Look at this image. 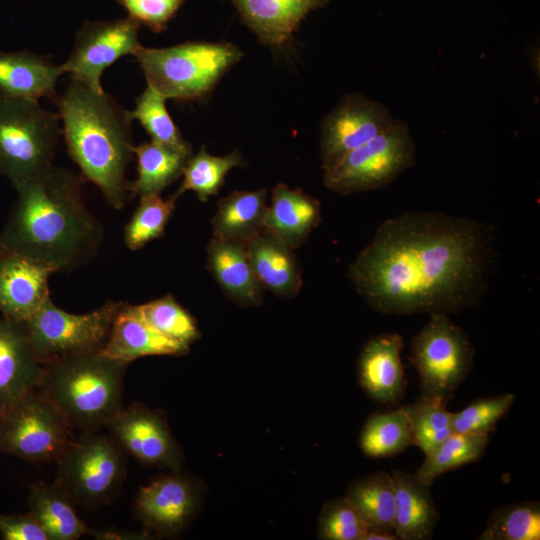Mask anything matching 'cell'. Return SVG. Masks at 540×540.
<instances>
[{
	"instance_id": "f35d334b",
	"label": "cell",
	"mask_w": 540,
	"mask_h": 540,
	"mask_svg": "<svg viewBox=\"0 0 540 540\" xmlns=\"http://www.w3.org/2000/svg\"><path fill=\"white\" fill-rule=\"evenodd\" d=\"M368 529L346 497L327 502L319 515L318 537L324 540H364Z\"/></svg>"
},
{
	"instance_id": "e0dca14e",
	"label": "cell",
	"mask_w": 540,
	"mask_h": 540,
	"mask_svg": "<svg viewBox=\"0 0 540 540\" xmlns=\"http://www.w3.org/2000/svg\"><path fill=\"white\" fill-rule=\"evenodd\" d=\"M43 373L26 322L0 318V413L36 390Z\"/></svg>"
},
{
	"instance_id": "1f68e13d",
	"label": "cell",
	"mask_w": 540,
	"mask_h": 540,
	"mask_svg": "<svg viewBox=\"0 0 540 540\" xmlns=\"http://www.w3.org/2000/svg\"><path fill=\"white\" fill-rule=\"evenodd\" d=\"M411 445V431L402 407L372 414L366 420L359 436L362 452L371 458L392 457Z\"/></svg>"
},
{
	"instance_id": "277c9868",
	"label": "cell",
	"mask_w": 540,
	"mask_h": 540,
	"mask_svg": "<svg viewBox=\"0 0 540 540\" xmlns=\"http://www.w3.org/2000/svg\"><path fill=\"white\" fill-rule=\"evenodd\" d=\"M128 365L101 351L58 358L43 364L37 390L71 428L98 431L123 408Z\"/></svg>"
},
{
	"instance_id": "ba28073f",
	"label": "cell",
	"mask_w": 540,
	"mask_h": 540,
	"mask_svg": "<svg viewBox=\"0 0 540 540\" xmlns=\"http://www.w3.org/2000/svg\"><path fill=\"white\" fill-rule=\"evenodd\" d=\"M416 148L407 123L394 121L373 139L323 169L329 190L348 195L392 184L415 163Z\"/></svg>"
},
{
	"instance_id": "9a60e30c",
	"label": "cell",
	"mask_w": 540,
	"mask_h": 540,
	"mask_svg": "<svg viewBox=\"0 0 540 540\" xmlns=\"http://www.w3.org/2000/svg\"><path fill=\"white\" fill-rule=\"evenodd\" d=\"M201 499L197 481L180 470L158 476L140 487L134 504L139 521L161 536L183 530L195 517Z\"/></svg>"
},
{
	"instance_id": "603a6c76",
	"label": "cell",
	"mask_w": 540,
	"mask_h": 540,
	"mask_svg": "<svg viewBox=\"0 0 540 540\" xmlns=\"http://www.w3.org/2000/svg\"><path fill=\"white\" fill-rule=\"evenodd\" d=\"M124 303L101 350L113 359L130 363L146 356H182L190 346L171 339L132 314Z\"/></svg>"
},
{
	"instance_id": "b9f144b4",
	"label": "cell",
	"mask_w": 540,
	"mask_h": 540,
	"mask_svg": "<svg viewBox=\"0 0 540 540\" xmlns=\"http://www.w3.org/2000/svg\"><path fill=\"white\" fill-rule=\"evenodd\" d=\"M397 537L392 533L368 531L364 540H396Z\"/></svg>"
},
{
	"instance_id": "74e56055",
	"label": "cell",
	"mask_w": 540,
	"mask_h": 540,
	"mask_svg": "<svg viewBox=\"0 0 540 540\" xmlns=\"http://www.w3.org/2000/svg\"><path fill=\"white\" fill-rule=\"evenodd\" d=\"M515 396L505 393L477 399L462 410L452 413L454 433L489 435L512 407Z\"/></svg>"
},
{
	"instance_id": "7c38bea8",
	"label": "cell",
	"mask_w": 540,
	"mask_h": 540,
	"mask_svg": "<svg viewBox=\"0 0 540 540\" xmlns=\"http://www.w3.org/2000/svg\"><path fill=\"white\" fill-rule=\"evenodd\" d=\"M141 24L127 17L114 21L86 20L76 34L74 48L62 67L65 73L95 91H104L101 77L119 58L135 55L142 46Z\"/></svg>"
},
{
	"instance_id": "cb8c5ba5",
	"label": "cell",
	"mask_w": 540,
	"mask_h": 540,
	"mask_svg": "<svg viewBox=\"0 0 540 540\" xmlns=\"http://www.w3.org/2000/svg\"><path fill=\"white\" fill-rule=\"evenodd\" d=\"M321 221L320 202L301 189L278 183L271 195L264 227L293 249L300 247Z\"/></svg>"
},
{
	"instance_id": "e575fe53",
	"label": "cell",
	"mask_w": 540,
	"mask_h": 540,
	"mask_svg": "<svg viewBox=\"0 0 540 540\" xmlns=\"http://www.w3.org/2000/svg\"><path fill=\"white\" fill-rule=\"evenodd\" d=\"M446 404L434 398L420 397L417 401L402 407L416 445L424 455L430 453L452 430V413Z\"/></svg>"
},
{
	"instance_id": "f1b7e54d",
	"label": "cell",
	"mask_w": 540,
	"mask_h": 540,
	"mask_svg": "<svg viewBox=\"0 0 540 540\" xmlns=\"http://www.w3.org/2000/svg\"><path fill=\"white\" fill-rule=\"evenodd\" d=\"M137 159V178L128 184L132 195L161 194L177 180L190 156L154 141L134 146Z\"/></svg>"
},
{
	"instance_id": "f546056e",
	"label": "cell",
	"mask_w": 540,
	"mask_h": 540,
	"mask_svg": "<svg viewBox=\"0 0 540 540\" xmlns=\"http://www.w3.org/2000/svg\"><path fill=\"white\" fill-rule=\"evenodd\" d=\"M489 435L451 433L430 453L415 473L427 485L440 475L478 461L484 454Z\"/></svg>"
},
{
	"instance_id": "3957f363",
	"label": "cell",
	"mask_w": 540,
	"mask_h": 540,
	"mask_svg": "<svg viewBox=\"0 0 540 540\" xmlns=\"http://www.w3.org/2000/svg\"><path fill=\"white\" fill-rule=\"evenodd\" d=\"M71 159L115 209L129 194L126 171L134 152L131 112L104 91L75 80L54 100Z\"/></svg>"
},
{
	"instance_id": "4fadbf2b",
	"label": "cell",
	"mask_w": 540,
	"mask_h": 540,
	"mask_svg": "<svg viewBox=\"0 0 540 540\" xmlns=\"http://www.w3.org/2000/svg\"><path fill=\"white\" fill-rule=\"evenodd\" d=\"M393 121L383 103L360 93L345 95L321 123L322 169L333 166L347 153L373 139Z\"/></svg>"
},
{
	"instance_id": "4316f807",
	"label": "cell",
	"mask_w": 540,
	"mask_h": 540,
	"mask_svg": "<svg viewBox=\"0 0 540 540\" xmlns=\"http://www.w3.org/2000/svg\"><path fill=\"white\" fill-rule=\"evenodd\" d=\"M27 505L49 540H77L86 534L93 535L78 516L74 503L54 483L38 481L30 485Z\"/></svg>"
},
{
	"instance_id": "8992f818",
	"label": "cell",
	"mask_w": 540,
	"mask_h": 540,
	"mask_svg": "<svg viewBox=\"0 0 540 540\" xmlns=\"http://www.w3.org/2000/svg\"><path fill=\"white\" fill-rule=\"evenodd\" d=\"M60 122L36 99L0 95V175L14 189L53 164Z\"/></svg>"
},
{
	"instance_id": "5bb4252c",
	"label": "cell",
	"mask_w": 540,
	"mask_h": 540,
	"mask_svg": "<svg viewBox=\"0 0 540 540\" xmlns=\"http://www.w3.org/2000/svg\"><path fill=\"white\" fill-rule=\"evenodd\" d=\"M106 427L121 449L139 462L180 470L183 453L162 412L133 403L123 407Z\"/></svg>"
},
{
	"instance_id": "ac0fdd59",
	"label": "cell",
	"mask_w": 540,
	"mask_h": 540,
	"mask_svg": "<svg viewBox=\"0 0 540 540\" xmlns=\"http://www.w3.org/2000/svg\"><path fill=\"white\" fill-rule=\"evenodd\" d=\"M404 340L397 333H385L369 339L358 358V379L375 402L391 405L404 395L406 380L401 352Z\"/></svg>"
},
{
	"instance_id": "484cf974",
	"label": "cell",
	"mask_w": 540,
	"mask_h": 540,
	"mask_svg": "<svg viewBox=\"0 0 540 540\" xmlns=\"http://www.w3.org/2000/svg\"><path fill=\"white\" fill-rule=\"evenodd\" d=\"M267 191L235 190L221 198L212 219L213 237L247 245L260 234L267 213Z\"/></svg>"
},
{
	"instance_id": "7a4b0ae2",
	"label": "cell",
	"mask_w": 540,
	"mask_h": 540,
	"mask_svg": "<svg viewBox=\"0 0 540 540\" xmlns=\"http://www.w3.org/2000/svg\"><path fill=\"white\" fill-rule=\"evenodd\" d=\"M15 190L0 231L1 251L40 261L55 272H70L94 259L103 228L86 207L78 175L51 164Z\"/></svg>"
},
{
	"instance_id": "6da1fadb",
	"label": "cell",
	"mask_w": 540,
	"mask_h": 540,
	"mask_svg": "<svg viewBox=\"0 0 540 540\" xmlns=\"http://www.w3.org/2000/svg\"><path fill=\"white\" fill-rule=\"evenodd\" d=\"M492 256L488 226L440 212H407L381 223L348 275L379 313H457L485 292Z\"/></svg>"
},
{
	"instance_id": "9c48e42d",
	"label": "cell",
	"mask_w": 540,
	"mask_h": 540,
	"mask_svg": "<svg viewBox=\"0 0 540 540\" xmlns=\"http://www.w3.org/2000/svg\"><path fill=\"white\" fill-rule=\"evenodd\" d=\"M410 360L422 397L447 403L473 367L474 348L467 333L446 313H431L412 338Z\"/></svg>"
},
{
	"instance_id": "7402d4cb",
	"label": "cell",
	"mask_w": 540,
	"mask_h": 540,
	"mask_svg": "<svg viewBox=\"0 0 540 540\" xmlns=\"http://www.w3.org/2000/svg\"><path fill=\"white\" fill-rule=\"evenodd\" d=\"M63 74L62 65H55L33 51H0L1 96L55 100L56 85Z\"/></svg>"
},
{
	"instance_id": "52a82bcc",
	"label": "cell",
	"mask_w": 540,
	"mask_h": 540,
	"mask_svg": "<svg viewBox=\"0 0 540 540\" xmlns=\"http://www.w3.org/2000/svg\"><path fill=\"white\" fill-rule=\"evenodd\" d=\"M54 484L74 503L92 510L113 502L126 478V453L106 434L82 432L56 461Z\"/></svg>"
},
{
	"instance_id": "836d02e7",
	"label": "cell",
	"mask_w": 540,
	"mask_h": 540,
	"mask_svg": "<svg viewBox=\"0 0 540 540\" xmlns=\"http://www.w3.org/2000/svg\"><path fill=\"white\" fill-rule=\"evenodd\" d=\"M166 100L162 94L147 85L136 98L135 109L130 111L131 116L133 120L137 119L141 123L151 141L191 156L192 146L183 138L172 120L166 108Z\"/></svg>"
},
{
	"instance_id": "2e32d148",
	"label": "cell",
	"mask_w": 540,
	"mask_h": 540,
	"mask_svg": "<svg viewBox=\"0 0 540 540\" xmlns=\"http://www.w3.org/2000/svg\"><path fill=\"white\" fill-rule=\"evenodd\" d=\"M48 265L14 252L0 251V312L27 322L50 297Z\"/></svg>"
},
{
	"instance_id": "4dcf8cb0",
	"label": "cell",
	"mask_w": 540,
	"mask_h": 540,
	"mask_svg": "<svg viewBox=\"0 0 540 540\" xmlns=\"http://www.w3.org/2000/svg\"><path fill=\"white\" fill-rule=\"evenodd\" d=\"M244 164L238 150L225 156H215L202 147L186 161L181 175L182 183L174 195L179 197L186 191H193L200 201L205 202L210 196L218 194L231 169Z\"/></svg>"
},
{
	"instance_id": "30bf717a",
	"label": "cell",
	"mask_w": 540,
	"mask_h": 540,
	"mask_svg": "<svg viewBox=\"0 0 540 540\" xmlns=\"http://www.w3.org/2000/svg\"><path fill=\"white\" fill-rule=\"evenodd\" d=\"M123 301H107L84 314L69 313L49 297L26 322L34 352L44 364L52 360L101 351Z\"/></svg>"
},
{
	"instance_id": "8d00e7d4",
	"label": "cell",
	"mask_w": 540,
	"mask_h": 540,
	"mask_svg": "<svg viewBox=\"0 0 540 540\" xmlns=\"http://www.w3.org/2000/svg\"><path fill=\"white\" fill-rule=\"evenodd\" d=\"M174 194L163 199L160 194L140 196L139 204L124 229V242L133 251L163 236L176 206Z\"/></svg>"
},
{
	"instance_id": "d6986e66",
	"label": "cell",
	"mask_w": 540,
	"mask_h": 540,
	"mask_svg": "<svg viewBox=\"0 0 540 540\" xmlns=\"http://www.w3.org/2000/svg\"><path fill=\"white\" fill-rule=\"evenodd\" d=\"M330 0H231L242 21L261 43L285 47L304 18Z\"/></svg>"
},
{
	"instance_id": "8fae6325",
	"label": "cell",
	"mask_w": 540,
	"mask_h": 540,
	"mask_svg": "<svg viewBox=\"0 0 540 540\" xmlns=\"http://www.w3.org/2000/svg\"><path fill=\"white\" fill-rule=\"evenodd\" d=\"M70 430L36 389L0 413V453L31 462L57 461L73 442Z\"/></svg>"
},
{
	"instance_id": "d590c367",
	"label": "cell",
	"mask_w": 540,
	"mask_h": 540,
	"mask_svg": "<svg viewBox=\"0 0 540 540\" xmlns=\"http://www.w3.org/2000/svg\"><path fill=\"white\" fill-rule=\"evenodd\" d=\"M478 539L539 540V502L524 501L498 508L488 518Z\"/></svg>"
},
{
	"instance_id": "7bdbcfd3",
	"label": "cell",
	"mask_w": 540,
	"mask_h": 540,
	"mask_svg": "<svg viewBox=\"0 0 540 540\" xmlns=\"http://www.w3.org/2000/svg\"><path fill=\"white\" fill-rule=\"evenodd\" d=\"M1 251V250H0Z\"/></svg>"
},
{
	"instance_id": "5b68a950",
	"label": "cell",
	"mask_w": 540,
	"mask_h": 540,
	"mask_svg": "<svg viewBox=\"0 0 540 540\" xmlns=\"http://www.w3.org/2000/svg\"><path fill=\"white\" fill-rule=\"evenodd\" d=\"M134 56L147 85L167 99L191 101L209 94L243 53L232 43L194 41L166 48L141 46Z\"/></svg>"
},
{
	"instance_id": "d6a6232c",
	"label": "cell",
	"mask_w": 540,
	"mask_h": 540,
	"mask_svg": "<svg viewBox=\"0 0 540 540\" xmlns=\"http://www.w3.org/2000/svg\"><path fill=\"white\" fill-rule=\"evenodd\" d=\"M127 307L157 332L183 344L190 346L200 337L195 318L171 294Z\"/></svg>"
},
{
	"instance_id": "60d3db41",
	"label": "cell",
	"mask_w": 540,
	"mask_h": 540,
	"mask_svg": "<svg viewBox=\"0 0 540 540\" xmlns=\"http://www.w3.org/2000/svg\"><path fill=\"white\" fill-rule=\"evenodd\" d=\"M0 535L4 540H49L30 512L0 514Z\"/></svg>"
},
{
	"instance_id": "83f0119b",
	"label": "cell",
	"mask_w": 540,
	"mask_h": 540,
	"mask_svg": "<svg viewBox=\"0 0 540 540\" xmlns=\"http://www.w3.org/2000/svg\"><path fill=\"white\" fill-rule=\"evenodd\" d=\"M345 497L368 531L394 534L395 492L391 474L378 471L361 477L350 484Z\"/></svg>"
},
{
	"instance_id": "ffe728a7",
	"label": "cell",
	"mask_w": 540,
	"mask_h": 540,
	"mask_svg": "<svg viewBox=\"0 0 540 540\" xmlns=\"http://www.w3.org/2000/svg\"><path fill=\"white\" fill-rule=\"evenodd\" d=\"M293 250L266 228L246 245L257 280L278 297L296 296L303 284L301 267Z\"/></svg>"
},
{
	"instance_id": "d4e9b609",
	"label": "cell",
	"mask_w": 540,
	"mask_h": 540,
	"mask_svg": "<svg viewBox=\"0 0 540 540\" xmlns=\"http://www.w3.org/2000/svg\"><path fill=\"white\" fill-rule=\"evenodd\" d=\"M395 492L394 534L400 540L431 538L439 513L430 485L402 470L391 473Z\"/></svg>"
},
{
	"instance_id": "ab89813d",
	"label": "cell",
	"mask_w": 540,
	"mask_h": 540,
	"mask_svg": "<svg viewBox=\"0 0 540 540\" xmlns=\"http://www.w3.org/2000/svg\"><path fill=\"white\" fill-rule=\"evenodd\" d=\"M128 17L160 33L179 11L185 0H116Z\"/></svg>"
},
{
	"instance_id": "44dd1931",
	"label": "cell",
	"mask_w": 540,
	"mask_h": 540,
	"mask_svg": "<svg viewBox=\"0 0 540 540\" xmlns=\"http://www.w3.org/2000/svg\"><path fill=\"white\" fill-rule=\"evenodd\" d=\"M206 252L207 269L230 300L241 307L262 303L264 288L252 270L245 245L212 237Z\"/></svg>"
}]
</instances>
